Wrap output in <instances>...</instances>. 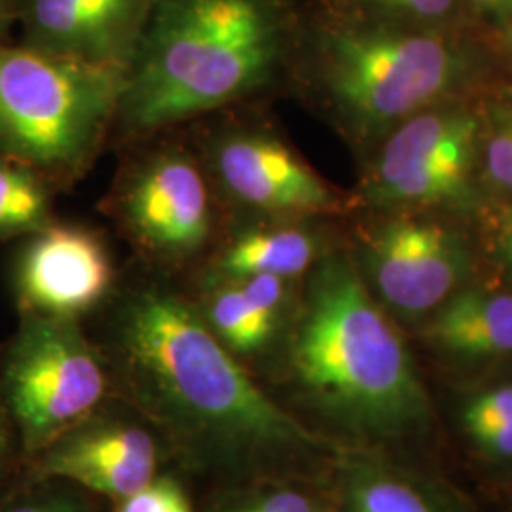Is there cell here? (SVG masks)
Segmentation results:
<instances>
[{
	"instance_id": "obj_14",
	"label": "cell",
	"mask_w": 512,
	"mask_h": 512,
	"mask_svg": "<svg viewBox=\"0 0 512 512\" xmlns=\"http://www.w3.org/2000/svg\"><path fill=\"white\" fill-rule=\"evenodd\" d=\"M429 336L440 348L465 357L512 353V293L465 289L439 306Z\"/></svg>"
},
{
	"instance_id": "obj_13",
	"label": "cell",
	"mask_w": 512,
	"mask_h": 512,
	"mask_svg": "<svg viewBox=\"0 0 512 512\" xmlns=\"http://www.w3.org/2000/svg\"><path fill=\"white\" fill-rule=\"evenodd\" d=\"M38 473L122 501L156 478L158 448L145 429L84 421L38 454Z\"/></svg>"
},
{
	"instance_id": "obj_9",
	"label": "cell",
	"mask_w": 512,
	"mask_h": 512,
	"mask_svg": "<svg viewBox=\"0 0 512 512\" xmlns=\"http://www.w3.org/2000/svg\"><path fill=\"white\" fill-rule=\"evenodd\" d=\"M112 283L107 249L90 232L50 224L21 247L12 285L21 315L76 319L95 308Z\"/></svg>"
},
{
	"instance_id": "obj_26",
	"label": "cell",
	"mask_w": 512,
	"mask_h": 512,
	"mask_svg": "<svg viewBox=\"0 0 512 512\" xmlns=\"http://www.w3.org/2000/svg\"><path fill=\"white\" fill-rule=\"evenodd\" d=\"M469 4L484 16L509 21L512 18V0H469Z\"/></svg>"
},
{
	"instance_id": "obj_18",
	"label": "cell",
	"mask_w": 512,
	"mask_h": 512,
	"mask_svg": "<svg viewBox=\"0 0 512 512\" xmlns=\"http://www.w3.org/2000/svg\"><path fill=\"white\" fill-rule=\"evenodd\" d=\"M207 325L230 351L253 353L272 340L277 317L256 308L238 283L230 281L213 294Z\"/></svg>"
},
{
	"instance_id": "obj_2",
	"label": "cell",
	"mask_w": 512,
	"mask_h": 512,
	"mask_svg": "<svg viewBox=\"0 0 512 512\" xmlns=\"http://www.w3.org/2000/svg\"><path fill=\"white\" fill-rule=\"evenodd\" d=\"M291 366L311 403L359 437L401 439L431 418L401 334L344 256L323 258L311 275Z\"/></svg>"
},
{
	"instance_id": "obj_15",
	"label": "cell",
	"mask_w": 512,
	"mask_h": 512,
	"mask_svg": "<svg viewBox=\"0 0 512 512\" xmlns=\"http://www.w3.org/2000/svg\"><path fill=\"white\" fill-rule=\"evenodd\" d=\"M317 256V241L298 228L249 230L230 243L220 256V275L241 279L249 275L294 277L306 272Z\"/></svg>"
},
{
	"instance_id": "obj_8",
	"label": "cell",
	"mask_w": 512,
	"mask_h": 512,
	"mask_svg": "<svg viewBox=\"0 0 512 512\" xmlns=\"http://www.w3.org/2000/svg\"><path fill=\"white\" fill-rule=\"evenodd\" d=\"M366 272L389 308L418 317L456 293L471 268L458 232L427 220H391L366 243Z\"/></svg>"
},
{
	"instance_id": "obj_6",
	"label": "cell",
	"mask_w": 512,
	"mask_h": 512,
	"mask_svg": "<svg viewBox=\"0 0 512 512\" xmlns=\"http://www.w3.org/2000/svg\"><path fill=\"white\" fill-rule=\"evenodd\" d=\"M0 391L23 450L38 456L92 418L107 372L76 319L21 315L0 361Z\"/></svg>"
},
{
	"instance_id": "obj_29",
	"label": "cell",
	"mask_w": 512,
	"mask_h": 512,
	"mask_svg": "<svg viewBox=\"0 0 512 512\" xmlns=\"http://www.w3.org/2000/svg\"><path fill=\"white\" fill-rule=\"evenodd\" d=\"M8 31H10V25H6V23L0 19V38H6Z\"/></svg>"
},
{
	"instance_id": "obj_28",
	"label": "cell",
	"mask_w": 512,
	"mask_h": 512,
	"mask_svg": "<svg viewBox=\"0 0 512 512\" xmlns=\"http://www.w3.org/2000/svg\"><path fill=\"white\" fill-rule=\"evenodd\" d=\"M4 456H6V431H4L2 412H0V475H2V467H4Z\"/></svg>"
},
{
	"instance_id": "obj_16",
	"label": "cell",
	"mask_w": 512,
	"mask_h": 512,
	"mask_svg": "<svg viewBox=\"0 0 512 512\" xmlns=\"http://www.w3.org/2000/svg\"><path fill=\"white\" fill-rule=\"evenodd\" d=\"M50 183L35 167L0 156V241L29 238L52 224Z\"/></svg>"
},
{
	"instance_id": "obj_3",
	"label": "cell",
	"mask_w": 512,
	"mask_h": 512,
	"mask_svg": "<svg viewBox=\"0 0 512 512\" xmlns=\"http://www.w3.org/2000/svg\"><path fill=\"white\" fill-rule=\"evenodd\" d=\"M287 33L285 0H154L118 114L154 131L264 86Z\"/></svg>"
},
{
	"instance_id": "obj_5",
	"label": "cell",
	"mask_w": 512,
	"mask_h": 512,
	"mask_svg": "<svg viewBox=\"0 0 512 512\" xmlns=\"http://www.w3.org/2000/svg\"><path fill=\"white\" fill-rule=\"evenodd\" d=\"M463 57L448 40L378 23H346L321 40V78L357 129L401 124L456 88Z\"/></svg>"
},
{
	"instance_id": "obj_10",
	"label": "cell",
	"mask_w": 512,
	"mask_h": 512,
	"mask_svg": "<svg viewBox=\"0 0 512 512\" xmlns=\"http://www.w3.org/2000/svg\"><path fill=\"white\" fill-rule=\"evenodd\" d=\"M154 0H23L21 44L128 73Z\"/></svg>"
},
{
	"instance_id": "obj_17",
	"label": "cell",
	"mask_w": 512,
	"mask_h": 512,
	"mask_svg": "<svg viewBox=\"0 0 512 512\" xmlns=\"http://www.w3.org/2000/svg\"><path fill=\"white\" fill-rule=\"evenodd\" d=\"M346 497L351 512H446L421 482L380 465H355Z\"/></svg>"
},
{
	"instance_id": "obj_22",
	"label": "cell",
	"mask_w": 512,
	"mask_h": 512,
	"mask_svg": "<svg viewBox=\"0 0 512 512\" xmlns=\"http://www.w3.org/2000/svg\"><path fill=\"white\" fill-rule=\"evenodd\" d=\"M357 8L372 16L399 21H421L431 23L446 18L456 0H351Z\"/></svg>"
},
{
	"instance_id": "obj_4",
	"label": "cell",
	"mask_w": 512,
	"mask_h": 512,
	"mask_svg": "<svg viewBox=\"0 0 512 512\" xmlns=\"http://www.w3.org/2000/svg\"><path fill=\"white\" fill-rule=\"evenodd\" d=\"M126 73L0 38V156L69 177L118 114Z\"/></svg>"
},
{
	"instance_id": "obj_24",
	"label": "cell",
	"mask_w": 512,
	"mask_h": 512,
	"mask_svg": "<svg viewBox=\"0 0 512 512\" xmlns=\"http://www.w3.org/2000/svg\"><path fill=\"white\" fill-rule=\"evenodd\" d=\"M0 512H93L92 505L69 490H38L21 495Z\"/></svg>"
},
{
	"instance_id": "obj_19",
	"label": "cell",
	"mask_w": 512,
	"mask_h": 512,
	"mask_svg": "<svg viewBox=\"0 0 512 512\" xmlns=\"http://www.w3.org/2000/svg\"><path fill=\"white\" fill-rule=\"evenodd\" d=\"M512 421V384L497 385L480 393L463 412V423L471 439Z\"/></svg>"
},
{
	"instance_id": "obj_23",
	"label": "cell",
	"mask_w": 512,
	"mask_h": 512,
	"mask_svg": "<svg viewBox=\"0 0 512 512\" xmlns=\"http://www.w3.org/2000/svg\"><path fill=\"white\" fill-rule=\"evenodd\" d=\"M484 160L490 183L512 194V110L501 118L488 137Z\"/></svg>"
},
{
	"instance_id": "obj_1",
	"label": "cell",
	"mask_w": 512,
	"mask_h": 512,
	"mask_svg": "<svg viewBox=\"0 0 512 512\" xmlns=\"http://www.w3.org/2000/svg\"><path fill=\"white\" fill-rule=\"evenodd\" d=\"M116 351L133 399L194 469L239 478L323 444L177 294H131L116 321Z\"/></svg>"
},
{
	"instance_id": "obj_7",
	"label": "cell",
	"mask_w": 512,
	"mask_h": 512,
	"mask_svg": "<svg viewBox=\"0 0 512 512\" xmlns=\"http://www.w3.org/2000/svg\"><path fill=\"white\" fill-rule=\"evenodd\" d=\"M480 124L469 110L425 109L385 141L366 194L380 203H439L469 192Z\"/></svg>"
},
{
	"instance_id": "obj_21",
	"label": "cell",
	"mask_w": 512,
	"mask_h": 512,
	"mask_svg": "<svg viewBox=\"0 0 512 512\" xmlns=\"http://www.w3.org/2000/svg\"><path fill=\"white\" fill-rule=\"evenodd\" d=\"M213 512H319V507L310 495L289 488H277L238 495L236 499L219 505Z\"/></svg>"
},
{
	"instance_id": "obj_20",
	"label": "cell",
	"mask_w": 512,
	"mask_h": 512,
	"mask_svg": "<svg viewBox=\"0 0 512 512\" xmlns=\"http://www.w3.org/2000/svg\"><path fill=\"white\" fill-rule=\"evenodd\" d=\"M118 512H194V509L175 478L156 476L139 492L124 497Z\"/></svg>"
},
{
	"instance_id": "obj_25",
	"label": "cell",
	"mask_w": 512,
	"mask_h": 512,
	"mask_svg": "<svg viewBox=\"0 0 512 512\" xmlns=\"http://www.w3.org/2000/svg\"><path fill=\"white\" fill-rule=\"evenodd\" d=\"M495 251L507 264H512V209L505 211L495 226Z\"/></svg>"
},
{
	"instance_id": "obj_12",
	"label": "cell",
	"mask_w": 512,
	"mask_h": 512,
	"mask_svg": "<svg viewBox=\"0 0 512 512\" xmlns=\"http://www.w3.org/2000/svg\"><path fill=\"white\" fill-rule=\"evenodd\" d=\"M213 165L226 192L256 211L319 215L338 209L329 184L272 137L232 133L215 145Z\"/></svg>"
},
{
	"instance_id": "obj_11",
	"label": "cell",
	"mask_w": 512,
	"mask_h": 512,
	"mask_svg": "<svg viewBox=\"0 0 512 512\" xmlns=\"http://www.w3.org/2000/svg\"><path fill=\"white\" fill-rule=\"evenodd\" d=\"M122 213L145 249L173 260L196 255L213 224L202 171L181 152L158 154L133 173Z\"/></svg>"
},
{
	"instance_id": "obj_27",
	"label": "cell",
	"mask_w": 512,
	"mask_h": 512,
	"mask_svg": "<svg viewBox=\"0 0 512 512\" xmlns=\"http://www.w3.org/2000/svg\"><path fill=\"white\" fill-rule=\"evenodd\" d=\"M21 4H23V0H0V19L12 27L18 18Z\"/></svg>"
}]
</instances>
